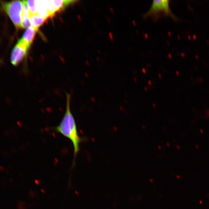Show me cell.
I'll use <instances>...</instances> for the list:
<instances>
[{
	"instance_id": "obj_7",
	"label": "cell",
	"mask_w": 209,
	"mask_h": 209,
	"mask_svg": "<svg viewBox=\"0 0 209 209\" xmlns=\"http://www.w3.org/2000/svg\"><path fill=\"white\" fill-rule=\"evenodd\" d=\"M37 14L40 17L45 20L50 17V14L47 9L46 1H36Z\"/></svg>"
},
{
	"instance_id": "obj_8",
	"label": "cell",
	"mask_w": 209,
	"mask_h": 209,
	"mask_svg": "<svg viewBox=\"0 0 209 209\" xmlns=\"http://www.w3.org/2000/svg\"><path fill=\"white\" fill-rule=\"evenodd\" d=\"M51 3L55 13L57 12L61 11L63 9L67 6L73 2H76L74 1H50Z\"/></svg>"
},
{
	"instance_id": "obj_10",
	"label": "cell",
	"mask_w": 209,
	"mask_h": 209,
	"mask_svg": "<svg viewBox=\"0 0 209 209\" xmlns=\"http://www.w3.org/2000/svg\"><path fill=\"white\" fill-rule=\"evenodd\" d=\"M29 9L31 15L33 14H37V8L36 1L33 0V1H27Z\"/></svg>"
},
{
	"instance_id": "obj_1",
	"label": "cell",
	"mask_w": 209,
	"mask_h": 209,
	"mask_svg": "<svg viewBox=\"0 0 209 209\" xmlns=\"http://www.w3.org/2000/svg\"><path fill=\"white\" fill-rule=\"evenodd\" d=\"M66 108L62 120L54 129L68 138L72 143L74 148V160L77 157L80 150V145L84 139L80 137L76 124L75 119L72 113L71 108V96L66 93Z\"/></svg>"
},
{
	"instance_id": "obj_6",
	"label": "cell",
	"mask_w": 209,
	"mask_h": 209,
	"mask_svg": "<svg viewBox=\"0 0 209 209\" xmlns=\"http://www.w3.org/2000/svg\"><path fill=\"white\" fill-rule=\"evenodd\" d=\"M39 29L31 26L27 28L23 34L22 39L26 44L30 47Z\"/></svg>"
},
{
	"instance_id": "obj_3",
	"label": "cell",
	"mask_w": 209,
	"mask_h": 209,
	"mask_svg": "<svg viewBox=\"0 0 209 209\" xmlns=\"http://www.w3.org/2000/svg\"><path fill=\"white\" fill-rule=\"evenodd\" d=\"M3 8L17 28H21L23 12V1H13L3 4Z\"/></svg>"
},
{
	"instance_id": "obj_4",
	"label": "cell",
	"mask_w": 209,
	"mask_h": 209,
	"mask_svg": "<svg viewBox=\"0 0 209 209\" xmlns=\"http://www.w3.org/2000/svg\"><path fill=\"white\" fill-rule=\"evenodd\" d=\"M29 48L30 47L26 44L22 39H20L12 52V64L16 65L21 62L27 55V51Z\"/></svg>"
},
{
	"instance_id": "obj_5",
	"label": "cell",
	"mask_w": 209,
	"mask_h": 209,
	"mask_svg": "<svg viewBox=\"0 0 209 209\" xmlns=\"http://www.w3.org/2000/svg\"><path fill=\"white\" fill-rule=\"evenodd\" d=\"M23 9L21 28H26L30 27L31 25L30 19L31 14L27 1H23Z\"/></svg>"
},
{
	"instance_id": "obj_9",
	"label": "cell",
	"mask_w": 209,
	"mask_h": 209,
	"mask_svg": "<svg viewBox=\"0 0 209 209\" xmlns=\"http://www.w3.org/2000/svg\"><path fill=\"white\" fill-rule=\"evenodd\" d=\"M31 24L32 27L39 29L42 24L45 23L46 20L39 17L38 14L31 15L30 17Z\"/></svg>"
},
{
	"instance_id": "obj_2",
	"label": "cell",
	"mask_w": 209,
	"mask_h": 209,
	"mask_svg": "<svg viewBox=\"0 0 209 209\" xmlns=\"http://www.w3.org/2000/svg\"><path fill=\"white\" fill-rule=\"evenodd\" d=\"M162 14L170 16L175 19V16L171 11L168 0L153 1L150 9L143 15L144 17H150L154 20H157Z\"/></svg>"
},
{
	"instance_id": "obj_11",
	"label": "cell",
	"mask_w": 209,
	"mask_h": 209,
	"mask_svg": "<svg viewBox=\"0 0 209 209\" xmlns=\"http://www.w3.org/2000/svg\"><path fill=\"white\" fill-rule=\"evenodd\" d=\"M3 170H4V169H3L1 167V168H0V170H1V171H3Z\"/></svg>"
}]
</instances>
